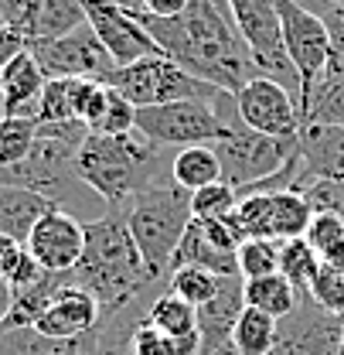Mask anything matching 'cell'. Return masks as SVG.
Returning <instances> with one entry per match:
<instances>
[{
  "mask_svg": "<svg viewBox=\"0 0 344 355\" xmlns=\"http://www.w3.org/2000/svg\"><path fill=\"white\" fill-rule=\"evenodd\" d=\"M21 257H24V243H17L10 236H0V277L3 280H10V273L21 263Z\"/></svg>",
  "mask_w": 344,
  "mask_h": 355,
  "instance_id": "obj_43",
  "label": "cell"
},
{
  "mask_svg": "<svg viewBox=\"0 0 344 355\" xmlns=\"http://www.w3.org/2000/svg\"><path fill=\"white\" fill-rule=\"evenodd\" d=\"M221 280L225 277H215V273H208L201 266H177V270H171V277H168V291H171L174 297L188 301L191 308H205L218 294Z\"/></svg>",
  "mask_w": 344,
  "mask_h": 355,
  "instance_id": "obj_29",
  "label": "cell"
},
{
  "mask_svg": "<svg viewBox=\"0 0 344 355\" xmlns=\"http://www.w3.org/2000/svg\"><path fill=\"white\" fill-rule=\"evenodd\" d=\"M232 96H235V110H239V116L249 130L262 133V137H280V140H297L300 137V103L283 86H276L273 79L256 76L253 83L235 89Z\"/></svg>",
  "mask_w": 344,
  "mask_h": 355,
  "instance_id": "obj_12",
  "label": "cell"
},
{
  "mask_svg": "<svg viewBox=\"0 0 344 355\" xmlns=\"http://www.w3.org/2000/svg\"><path fill=\"white\" fill-rule=\"evenodd\" d=\"M38 137L35 120H21V116H3L0 120V168H14L21 164Z\"/></svg>",
  "mask_w": 344,
  "mask_h": 355,
  "instance_id": "obj_32",
  "label": "cell"
},
{
  "mask_svg": "<svg viewBox=\"0 0 344 355\" xmlns=\"http://www.w3.org/2000/svg\"><path fill=\"white\" fill-rule=\"evenodd\" d=\"M188 7V0H140V14L150 17H177Z\"/></svg>",
  "mask_w": 344,
  "mask_h": 355,
  "instance_id": "obj_44",
  "label": "cell"
},
{
  "mask_svg": "<svg viewBox=\"0 0 344 355\" xmlns=\"http://www.w3.org/2000/svg\"><path fill=\"white\" fill-rule=\"evenodd\" d=\"M123 216H127V225L147 266L161 280H168L174 250L181 246V239L191 225V191H184L174 181H161V184L140 191L123 209Z\"/></svg>",
  "mask_w": 344,
  "mask_h": 355,
  "instance_id": "obj_4",
  "label": "cell"
},
{
  "mask_svg": "<svg viewBox=\"0 0 344 355\" xmlns=\"http://www.w3.org/2000/svg\"><path fill=\"white\" fill-rule=\"evenodd\" d=\"M331 3H344V0H331Z\"/></svg>",
  "mask_w": 344,
  "mask_h": 355,
  "instance_id": "obj_49",
  "label": "cell"
},
{
  "mask_svg": "<svg viewBox=\"0 0 344 355\" xmlns=\"http://www.w3.org/2000/svg\"><path fill=\"white\" fill-rule=\"evenodd\" d=\"M161 161L164 150L143 140L136 130L123 137L89 133L75 157V175L106 209L123 212L140 191L171 181V168H164Z\"/></svg>",
  "mask_w": 344,
  "mask_h": 355,
  "instance_id": "obj_3",
  "label": "cell"
},
{
  "mask_svg": "<svg viewBox=\"0 0 344 355\" xmlns=\"http://www.w3.org/2000/svg\"><path fill=\"white\" fill-rule=\"evenodd\" d=\"M82 3H86V17L96 38L109 51L116 69H127L140 58H150V55H164L157 42L147 35V28L120 3H113V0H82Z\"/></svg>",
  "mask_w": 344,
  "mask_h": 355,
  "instance_id": "obj_14",
  "label": "cell"
},
{
  "mask_svg": "<svg viewBox=\"0 0 344 355\" xmlns=\"http://www.w3.org/2000/svg\"><path fill=\"white\" fill-rule=\"evenodd\" d=\"M28 51L35 55L44 79H96L106 83L116 72V62L96 38L92 24H82L79 31L55 38V42H28Z\"/></svg>",
  "mask_w": 344,
  "mask_h": 355,
  "instance_id": "obj_11",
  "label": "cell"
},
{
  "mask_svg": "<svg viewBox=\"0 0 344 355\" xmlns=\"http://www.w3.org/2000/svg\"><path fill=\"white\" fill-rule=\"evenodd\" d=\"M147 324H154L157 331H164V335L174 342L177 355H198V352H201L198 308H191L188 301L174 297L171 291H164L161 297H154V301H150Z\"/></svg>",
  "mask_w": 344,
  "mask_h": 355,
  "instance_id": "obj_20",
  "label": "cell"
},
{
  "mask_svg": "<svg viewBox=\"0 0 344 355\" xmlns=\"http://www.w3.org/2000/svg\"><path fill=\"white\" fill-rule=\"evenodd\" d=\"M58 205L48 202L38 191H28V188H10V184H0V236H10L17 243H28V236L35 232V225L55 212Z\"/></svg>",
  "mask_w": 344,
  "mask_h": 355,
  "instance_id": "obj_21",
  "label": "cell"
},
{
  "mask_svg": "<svg viewBox=\"0 0 344 355\" xmlns=\"http://www.w3.org/2000/svg\"><path fill=\"white\" fill-rule=\"evenodd\" d=\"M228 14H232L235 31L242 35V42L253 55L256 76L273 79L276 86H283L300 103V76L287 55L276 3L273 0H228Z\"/></svg>",
  "mask_w": 344,
  "mask_h": 355,
  "instance_id": "obj_5",
  "label": "cell"
},
{
  "mask_svg": "<svg viewBox=\"0 0 344 355\" xmlns=\"http://www.w3.org/2000/svg\"><path fill=\"white\" fill-rule=\"evenodd\" d=\"M0 355H102L99 328L82 338H44L35 328H17L0 335Z\"/></svg>",
  "mask_w": 344,
  "mask_h": 355,
  "instance_id": "obj_22",
  "label": "cell"
},
{
  "mask_svg": "<svg viewBox=\"0 0 344 355\" xmlns=\"http://www.w3.org/2000/svg\"><path fill=\"white\" fill-rule=\"evenodd\" d=\"M235 219L242 225L246 239H276V243H287V239H303L310 219H314V209L307 202V195L300 191H249L239 198V209H235Z\"/></svg>",
  "mask_w": 344,
  "mask_h": 355,
  "instance_id": "obj_10",
  "label": "cell"
},
{
  "mask_svg": "<svg viewBox=\"0 0 344 355\" xmlns=\"http://www.w3.org/2000/svg\"><path fill=\"white\" fill-rule=\"evenodd\" d=\"M75 120V79H48L38 103V123Z\"/></svg>",
  "mask_w": 344,
  "mask_h": 355,
  "instance_id": "obj_34",
  "label": "cell"
},
{
  "mask_svg": "<svg viewBox=\"0 0 344 355\" xmlns=\"http://www.w3.org/2000/svg\"><path fill=\"white\" fill-rule=\"evenodd\" d=\"M273 3L280 10L287 55H290V62L300 76V113L307 120V113L314 106V92L320 86V76H324L327 58H331V38H327V28H324L320 17L307 14L287 0H273Z\"/></svg>",
  "mask_w": 344,
  "mask_h": 355,
  "instance_id": "obj_9",
  "label": "cell"
},
{
  "mask_svg": "<svg viewBox=\"0 0 344 355\" xmlns=\"http://www.w3.org/2000/svg\"><path fill=\"white\" fill-rule=\"evenodd\" d=\"M177 266H201L215 277H239V263H235V253L232 250H221L218 243H212V236L205 232V225L198 219H191L181 246L174 250L171 270Z\"/></svg>",
  "mask_w": 344,
  "mask_h": 355,
  "instance_id": "obj_23",
  "label": "cell"
},
{
  "mask_svg": "<svg viewBox=\"0 0 344 355\" xmlns=\"http://www.w3.org/2000/svg\"><path fill=\"white\" fill-rule=\"evenodd\" d=\"M171 181L181 184L184 191H201L208 184L221 181V164H218L215 147L201 144V147H184L171 157Z\"/></svg>",
  "mask_w": 344,
  "mask_h": 355,
  "instance_id": "obj_25",
  "label": "cell"
},
{
  "mask_svg": "<svg viewBox=\"0 0 344 355\" xmlns=\"http://www.w3.org/2000/svg\"><path fill=\"white\" fill-rule=\"evenodd\" d=\"M344 318L317 308L314 301H300L293 314L280 321L276 345L269 355H341Z\"/></svg>",
  "mask_w": 344,
  "mask_h": 355,
  "instance_id": "obj_13",
  "label": "cell"
},
{
  "mask_svg": "<svg viewBox=\"0 0 344 355\" xmlns=\"http://www.w3.org/2000/svg\"><path fill=\"white\" fill-rule=\"evenodd\" d=\"M303 123H331V127H344V83L327 89L307 113Z\"/></svg>",
  "mask_w": 344,
  "mask_h": 355,
  "instance_id": "obj_40",
  "label": "cell"
},
{
  "mask_svg": "<svg viewBox=\"0 0 344 355\" xmlns=\"http://www.w3.org/2000/svg\"><path fill=\"white\" fill-rule=\"evenodd\" d=\"M307 202L314 212H327V216H338L344 219V181H331V178H320V181H310L303 188Z\"/></svg>",
  "mask_w": 344,
  "mask_h": 355,
  "instance_id": "obj_37",
  "label": "cell"
},
{
  "mask_svg": "<svg viewBox=\"0 0 344 355\" xmlns=\"http://www.w3.org/2000/svg\"><path fill=\"white\" fill-rule=\"evenodd\" d=\"M106 86L116 89L123 99H129L136 110H147V106H168V103H181V99H208L215 103L218 92L201 79H194L191 72H184L177 62H171L168 55H150V58H140L127 69H116Z\"/></svg>",
  "mask_w": 344,
  "mask_h": 355,
  "instance_id": "obj_6",
  "label": "cell"
},
{
  "mask_svg": "<svg viewBox=\"0 0 344 355\" xmlns=\"http://www.w3.org/2000/svg\"><path fill=\"white\" fill-rule=\"evenodd\" d=\"M24 250L48 273H72L86 253V222H79V216L69 209H55L35 225Z\"/></svg>",
  "mask_w": 344,
  "mask_h": 355,
  "instance_id": "obj_15",
  "label": "cell"
},
{
  "mask_svg": "<svg viewBox=\"0 0 344 355\" xmlns=\"http://www.w3.org/2000/svg\"><path fill=\"white\" fill-rule=\"evenodd\" d=\"M320 270V257L310 250L307 239H287L280 243V273L290 280L300 301H310V284Z\"/></svg>",
  "mask_w": 344,
  "mask_h": 355,
  "instance_id": "obj_27",
  "label": "cell"
},
{
  "mask_svg": "<svg viewBox=\"0 0 344 355\" xmlns=\"http://www.w3.org/2000/svg\"><path fill=\"white\" fill-rule=\"evenodd\" d=\"M127 355H177L174 342L157 331L154 324H147V318L129 331V342H127Z\"/></svg>",
  "mask_w": 344,
  "mask_h": 355,
  "instance_id": "obj_38",
  "label": "cell"
},
{
  "mask_svg": "<svg viewBox=\"0 0 344 355\" xmlns=\"http://www.w3.org/2000/svg\"><path fill=\"white\" fill-rule=\"evenodd\" d=\"M136 133L150 140L161 150H184V147H215L221 137H228L225 120L218 116L215 103L208 99H181L168 106H147L136 110Z\"/></svg>",
  "mask_w": 344,
  "mask_h": 355,
  "instance_id": "obj_7",
  "label": "cell"
},
{
  "mask_svg": "<svg viewBox=\"0 0 344 355\" xmlns=\"http://www.w3.org/2000/svg\"><path fill=\"white\" fill-rule=\"evenodd\" d=\"M320 263H327L331 270H338V273H344V239H338L324 257H320Z\"/></svg>",
  "mask_w": 344,
  "mask_h": 355,
  "instance_id": "obj_47",
  "label": "cell"
},
{
  "mask_svg": "<svg viewBox=\"0 0 344 355\" xmlns=\"http://www.w3.org/2000/svg\"><path fill=\"white\" fill-rule=\"evenodd\" d=\"M307 243H310V250L317 253V257H324L338 239H344V219L338 216H327V212H314V219H310V229H307V236H303Z\"/></svg>",
  "mask_w": 344,
  "mask_h": 355,
  "instance_id": "obj_39",
  "label": "cell"
},
{
  "mask_svg": "<svg viewBox=\"0 0 344 355\" xmlns=\"http://www.w3.org/2000/svg\"><path fill=\"white\" fill-rule=\"evenodd\" d=\"M242 294H246V308H256L276 321H283L287 314L300 304L297 291L290 287V280L283 273H269V277H256V280H242Z\"/></svg>",
  "mask_w": 344,
  "mask_h": 355,
  "instance_id": "obj_26",
  "label": "cell"
},
{
  "mask_svg": "<svg viewBox=\"0 0 344 355\" xmlns=\"http://www.w3.org/2000/svg\"><path fill=\"white\" fill-rule=\"evenodd\" d=\"M0 76H3V116H21V120L38 123V103L48 79L38 69L35 55L31 51L17 55Z\"/></svg>",
  "mask_w": 344,
  "mask_h": 355,
  "instance_id": "obj_19",
  "label": "cell"
},
{
  "mask_svg": "<svg viewBox=\"0 0 344 355\" xmlns=\"http://www.w3.org/2000/svg\"><path fill=\"white\" fill-rule=\"evenodd\" d=\"M113 3H120L123 10H129V14H136V10H140V0H113Z\"/></svg>",
  "mask_w": 344,
  "mask_h": 355,
  "instance_id": "obj_48",
  "label": "cell"
},
{
  "mask_svg": "<svg viewBox=\"0 0 344 355\" xmlns=\"http://www.w3.org/2000/svg\"><path fill=\"white\" fill-rule=\"evenodd\" d=\"M287 3H293V7H300V10H307V14H314V17H324L334 3L331 0H287Z\"/></svg>",
  "mask_w": 344,
  "mask_h": 355,
  "instance_id": "obj_46",
  "label": "cell"
},
{
  "mask_svg": "<svg viewBox=\"0 0 344 355\" xmlns=\"http://www.w3.org/2000/svg\"><path fill=\"white\" fill-rule=\"evenodd\" d=\"M136 130V106L123 99L116 89H109V103H106V113L99 120V127L89 133H109V137H123V133Z\"/></svg>",
  "mask_w": 344,
  "mask_h": 355,
  "instance_id": "obj_36",
  "label": "cell"
},
{
  "mask_svg": "<svg viewBox=\"0 0 344 355\" xmlns=\"http://www.w3.org/2000/svg\"><path fill=\"white\" fill-rule=\"evenodd\" d=\"M69 280L99 301L102 318L147 304L168 291V280L147 266L120 209H106L99 219L86 222V253Z\"/></svg>",
  "mask_w": 344,
  "mask_h": 355,
  "instance_id": "obj_2",
  "label": "cell"
},
{
  "mask_svg": "<svg viewBox=\"0 0 344 355\" xmlns=\"http://www.w3.org/2000/svg\"><path fill=\"white\" fill-rule=\"evenodd\" d=\"M235 209H239V191L228 188L225 181L208 184V188L191 195V219L198 222H221L228 219Z\"/></svg>",
  "mask_w": 344,
  "mask_h": 355,
  "instance_id": "obj_33",
  "label": "cell"
},
{
  "mask_svg": "<svg viewBox=\"0 0 344 355\" xmlns=\"http://www.w3.org/2000/svg\"><path fill=\"white\" fill-rule=\"evenodd\" d=\"M276 331H280V321L262 314L256 308H246L242 318L235 321V331H232V342L239 355H269L276 345Z\"/></svg>",
  "mask_w": 344,
  "mask_h": 355,
  "instance_id": "obj_28",
  "label": "cell"
},
{
  "mask_svg": "<svg viewBox=\"0 0 344 355\" xmlns=\"http://www.w3.org/2000/svg\"><path fill=\"white\" fill-rule=\"evenodd\" d=\"M133 17L147 28L157 48L194 79L225 92L256 79L253 55L218 0H188L177 17H150L140 10Z\"/></svg>",
  "mask_w": 344,
  "mask_h": 355,
  "instance_id": "obj_1",
  "label": "cell"
},
{
  "mask_svg": "<svg viewBox=\"0 0 344 355\" xmlns=\"http://www.w3.org/2000/svg\"><path fill=\"white\" fill-rule=\"evenodd\" d=\"M310 301H314L317 308H324V311H331V314H338V318H344V273L331 270L327 263H320L314 284H310Z\"/></svg>",
  "mask_w": 344,
  "mask_h": 355,
  "instance_id": "obj_35",
  "label": "cell"
},
{
  "mask_svg": "<svg viewBox=\"0 0 344 355\" xmlns=\"http://www.w3.org/2000/svg\"><path fill=\"white\" fill-rule=\"evenodd\" d=\"M24 51H28L24 31H17V28H0V72H3L17 55H24Z\"/></svg>",
  "mask_w": 344,
  "mask_h": 355,
  "instance_id": "obj_41",
  "label": "cell"
},
{
  "mask_svg": "<svg viewBox=\"0 0 344 355\" xmlns=\"http://www.w3.org/2000/svg\"><path fill=\"white\" fill-rule=\"evenodd\" d=\"M89 24L86 3L82 0H42L28 21H24V38L28 42H55Z\"/></svg>",
  "mask_w": 344,
  "mask_h": 355,
  "instance_id": "obj_24",
  "label": "cell"
},
{
  "mask_svg": "<svg viewBox=\"0 0 344 355\" xmlns=\"http://www.w3.org/2000/svg\"><path fill=\"white\" fill-rule=\"evenodd\" d=\"M246 311V294H242V277H225L218 294L198 308V331H201V352L232 342L235 321Z\"/></svg>",
  "mask_w": 344,
  "mask_h": 355,
  "instance_id": "obj_18",
  "label": "cell"
},
{
  "mask_svg": "<svg viewBox=\"0 0 344 355\" xmlns=\"http://www.w3.org/2000/svg\"><path fill=\"white\" fill-rule=\"evenodd\" d=\"M235 263H239L242 280L280 273V243L276 239H242L235 250Z\"/></svg>",
  "mask_w": 344,
  "mask_h": 355,
  "instance_id": "obj_31",
  "label": "cell"
},
{
  "mask_svg": "<svg viewBox=\"0 0 344 355\" xmlns=\"http://www.w3.org/2000/svg\"><path fill=\"white\" fill-rule=\"evenodd\" d=\"M341 355H344V345H341Z\"/></svg>",
  "mask_w": 344,
  "mask_h": 355,
  "instance_id": "obj_50",
  "label": "cell"
},
{
  "mask_svg": "<svg viewBox=\"0 0 344 355\" xmlns=\"http://www.w3.org/2000/svg\"><path fill=\"white\" fill-rule=\"evenodd\" d=\"M300 140V137H297ZM297 140H280V137H262V133L249 130L246 123L228 130L215 144L218 164H221V181L235 191H246L266 178L280 175L290 157L297 154Z\"/></svg>",
  "mask_w": 344,
  "mask_h": 355,
  "instance_id": "obj_8",
  "label": "cell"
},
{
  "mask_svg": "<svg viewBox=\"0 0 344 355\" xmlns=\"http://www.w3.org/2000/svg\"><path fill=\"white\" fill-rule=\"evenodd\" d=\"M99 321H102L99 301L89 294L86 287L65 284V287L51 297L48 311L38 318L35 331L44 335V338H82V335L99 328Z\"/></svg>",
  "mask_w": 344,
  "mask_h": 355,
  "instance_id": "obj_17",
  "label": "cell"
},
{
  "mask_svg": "<svg viewBox=\"0 0 344 355\" xmlns=\"http://www.w3.org/2000/svg\"><path fill=\"white\" fill-rule=\"evenodd\" d=\"M44 273H48V270H44V266L38 263V260H35V257H31L28 250H24V257H21V263H17V270L10 273V287H14V291H24V287L38 284V280H42Z\"/></svg>",
  "mask_w": 344,
  "mask_h": 355,
  "instance_id": "obj_42",
  "label": "cell"
},
{
  "mask_svg": "<svg viewBox=\"0 0 344 355\" xmlns=\"http://www.w3.org/2000/svg\"><path fill=\"white\" fill-rule=\"evenodd\" d=\"M10 304H14V287H10V280L0 277V335H3V324H7Z\"/></svg>",
  "mask_w": 344,
  "mask_h": 355,
  "instance_id": "obj_45",
  "label": "cell"
},
{
  "mask_svg": "<svg viewBox=\"0 0 344 355\" xmlns=\"http://www.w3.org/2000/svg\"><path fill=\"white\" fill-rule=\"evenodd\" d=\"M320 21H324L327 38H331V58H327V69H324V76H320V86L314 92V103H317L327 89H334L344 83V3H334Z\"/></svg>",
  "mask_w": 344,
  "mask_h": 355,
  "instance_id": "obj_30",
  "label": "cell"
},
{
  "mask_svg": "<svg viewBox=\"0 0 344 355\" xmlns=\"http://www.w3.org/2000/svg\"><path fill=\"white\" fill-rule=\"evenodd\" d=\"M297 157H300V175L293 181V191L303 195V188L320 178L344 181V127L303 123L300 140H297Z\"/></svg>",
  "mask_w": 344,
  "mask_h": 355,
  "instance_id": "obj_16",
  "label": "cell"
}]
</instances>
